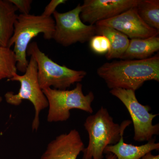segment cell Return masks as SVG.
<instances>
[{"label": "cell", "mask_w": 159, "mask_h": 159, "mask_svg": "<svg viewBox=\"0 0 159 159\" xmlns=\"http://www.w3.org/2000/svg\"><path fill=\"white\" fill-rule=\"evenodd\" d=\"M90 47L94 53L98 54H107L110 48L108 39L104 35H94L90 40Z\"/></svg>", "instance_id": "obj_18"}, {"label": "cell", "mask_w": 159, "mask_h": 159, "mask_svg": "<svg viewBox=\"0 0 159 159\" xmlns=\"http://www.w3.org/2000/svg\"><path fill=\"white\" fill-rule=\"evenodd\" d=\"M55 21L51 17L32 14L17 15L14 24V31L8 48L14 45L17 70L25 73L29 65L27 51L31 40L38 34H43L46 39H52Z\"/></svg>", "instance_id": "obj_3"}, {"label": "cell", "mask_w": 159, "mask_h": 159, "mask_svg": "<svg viewBox=\"0 0 159 159\" xmlns=\"http://www.w3.org/2000/svg\"><path fill=\"white\" fill-rule=\"evenodd\" d=\"M27 55L33 57L36 61L38 78L42 90L51 87L66 90L74 84L81 82L87 75L85 71L76 70L54 62L41 51L35 42L29 44Z\"/></svg>", "instance_id": "obj_4"}, {"label": "cell", "mask_w": 159, "mask_h": 159, "mask_svg": "<svg viewBox=\"0 0 159 159\" xmlns=\"http://www.w3.org/2000/svg\"><path fill=\"white\" fill-rule=\"evenodd\" d=\"M17 11L9 0H0V46L8 47L13 34Z\"/></svg>", "instance_id": "obj_15"}, {"label": "cell", "mask_w": 159, "mask_h": 159, "mask_svg": "<svg viewBox=\"0 0 159 159\" xmlns=\"http://www.w3.org/2000/svg\"><path fill=\"white\" fill-rule=\"evenodd\" d=\"M95 25L111 27L131 39H145L158 35L159 31L151 28L138 14L136 6L115 17L99 21Z\"/></svg>", "instance_id": "obj_10"}, {"label": "cell", "mask_w": 159, "mask_h": 159, "mask_svg": "<svg viewBox=\"0 0 159 159\" xmlns=\"http://www.w3.org/2000/svg\"><path fill=\"white\" fill-rule=\"evenodd\" d=\"M106 159H117L116 157L113 154L108 153L106 154Z\"/></svg>", "instance_id": "obj_22"}, {"label": "cell", "mask_w": 159, "mask_h": 159, "mask_svg": "<svg viewBox=\"0 0 159 159\" xmlns=\"http://www.w3.org/2000/svg\"><path fill=\"white\" fill-rule=\"evenodd\" d=\"M110 93L119 99L128 111L134 128V140L135 142H148L159 134V124L153 125V119L159 114L149 112L151 107L139 102L135 92L122 89H111Z\"/></svg>", "instance_id": "obj_7"}, {"label": "cell", "mask_w": 159, "mask_h": 159, "mask_svg": "<svg viewBox=\"0 0 159 159\" xmlns=\"http://www.w3.org/2000/svg\"><path fill=\"white\" fill-rule=\"evenodd\" d=\"M131 122L126 120L121 124L116 123L107 109L102 106L96 113L89 116L84 124L88 133L89 143L83 151L82 159H103L105 148L119 142Z\"/></svg>", "instance_id": "obj_2"}, {"label": "cell", "mask_w": 159, "mask_h": 159, "mask_svg": "<svg viewBox=\"0 0 159 159\" xmlns=\"http://www.w3.org/2000/svg\"><path fill=\"white\" fill-rule=\"evenodd\" d=\"M36 61L31 56L29 65L22 75L15 73L9 81H18L20 84L18 93L8 92L5 94L6 102L10 105L18 106L23 100H28L34 106L35 114L32 122V130L37 131L40 125L39 115L43 110L48 107V99L40 87Z\"/></svg>", "instance_id": "obj_6"}, {"label": "cell", "mask_w": 159, "mask_h": 159, "mask_svg": "<svg viewBox=\"0 0 159 159\" xmlns=\"http://www.w3.org/2000/svg\"><path fill=\"white\" fill-rule=\"evenodd\" d=\"M16 8L22 14H30L31 5L32 3L31 0H9Z\"/></svg>", "instance_id": "obj_19"}, {"label": "cell", "mask_w": 159, "mask_h": 159, "mask_svg": "<svg viewBox=\"0 0 159 159\" xmlns=\"http://www.w3.org/2000/svg\"><path fill=\"white\" fill-rule=\"evenodd\" d=\"M66 2V0H52L46 6L42 15L47 17H51V15L56 11V8L58 6L61 4H65Z\"/></svg>", "instance_id": "obj_20"}, {"label": "cell", "mask_w": 159, "mask_h": 159, "mask_svg": "<svg viewBox=\"0 0 159 159\" xmlns=\"http://www.w3.org/2000/svg\"><path fill=\"white\" fill-rule=\"evenodd\" d=\"M17 71L16 57L13 50L0 46V81L5 79L9 80Z\"/></svg>", "instance_id": "obj_17"}, {"label": "cell", "mask_w": 159, "mask_h": 159, "mask_svg": "<svg viewBox=\"0 0 159 159\" xmlns=\"http://www.w3.org/2000/svg\"><path fill=\"white\" fill-rule=\"evenodd\" d=\"M139 0H84L80 18L83 23L96 25L136 7Z\"/></svg>", "instance_id": "obj_9"}, {"label": "cell", "mask_w": 159, "mask_h": 159, "mask_svg": "<svg viewBox=\"0 0 159 159\" xmlns=\"http://www.w3.org/2000/svg\"><path fill=\"white\" fill-rule=\"evenodd\" d=\"M2 97H1V96H0V103L2 102Z\"/></svg>", "instance_id": "obj_23"}, {"label": "cell", "mask_w": 159, "mask_h": 159, "mask_svg": "<svg viewBox=\"0 0 159 159\" xmlns=\"http://www.w3.org/2000/svg\"><path fill=\"white\" fill-rule=\"evenodd\" d=\"M140 159H159V155H154L152 152H149L142 157Z\"/></svg>", "instance_id": "obj_21"}, {"label": "cell", "mask_w": 159, "mask_h": 159, "mask_svg": "<svg viewBox=\"0 0 159 159\" xmlns=\"http://www.w3.org/2000/svg\"><path fill=\"white\" fill-rule=\"evenodd\" d=\"M136 9L142 20L151 28L159 31V0H139Z\"/></svg>", "instance_id": "obj_16"}, {"label": "cell", "mask_w": 159, "mask_h": 159, "mask_svg": "<svg viewBox=\"0 0 159 159\" xmlns=\"http://www.w3.org/2000/svg\"><path fill=\"white\" fill-rule=\"evenodd\" d=\"M84 148L78 131L72 129L51 141L40 159H77Z\"/></svg>", "instance_id": "obj_11"}, {"label": "cell", "mask_w": 159, "mask_h": 159, "mask_svg": "<svg viewBox=\"0 0 159 159\" xmlns=\"http://www.w3.org/2000/svg\"><path fill=\"white\" fill-rule=\"evenodd\" d=\"M82 5L67 12L53 14L55 28L52 39L64 47H68L77 43L89 41L96 34L95 25H87L80 18Z\"/></svg>", "instance_id": "obj_8"}, {"label": "cell", "mask_w": 159, "mask_h": 159, "mask_svg": "<svg viewBox=\"0 0 159 159\" xmlns=\"http://www.w3.org/2000/svg\"><path fill=\"white\" fill-rule=\"evenodd\" d=\"M159 50L158 35L148 38L131 39L128 48L121 59H146L151 57L152 55Z\"/></svg>", "instance_id": "obj_13"}, {"label": "cell", "mask_w": 159, "mask_h": 159, "mask_svg": "<svg viewBox=\"0 0 159 159\" xmlns=\"http://www.w3.org/2000/svg\"><path fill=\"white\" fill-rule=\"evenodd\" d=\"M43 91L48 102V122L67 121L72 109L80 110L91 114L93 112L92 103L95 99L94 94L90 91L84 95L80 83H77L75 88L70 90L47 88Z\"/></svg>", "instance_id": "obj_5"}, {"label": "cell", "mask_w": 159, "mask_h": 159, "mask_svg": "<svg viewBox=\"0 0 159 159\" xmlns=\"http://www.w3.org/2000/svg\"><path fill=\"white\" fill-rule=\"evenodd\" d=\"M96 26V34L104 35L108 39L110 48L106 57L107 60L113 58L121 59L129 44V38L125 34L111 27Z\"/></svg>", "instance_id": "obj_14"}, {"label": "cell", "mask_w": 159, "mask_h": 159, "mask_svg": "<svg viewBox=\"0 0 159 159\" xmlns=\"http://www.w3.org/2000/svg\"><path fill=\"white\" fill-rule=\"evenodd\" d=\"M123 135H121L117 144L107 146L104 154H113L117 159H140L148 152L159 150V143L156 142V138H152L145 145L138 146L125 143Z\"/></svg>", "instance_id": "obj_12"}, {"label": "cell", "mask_w": 159, "mask_h": 159, "mask_svg": "<svg viewBox=\"0 0 159 159\" xmlns=\"http://www.w3.org/2000/svg\"><path fill=\"white\" fill-rule=\"evenodd\" d=\"M97 74L110 89H122L135 91L146 81H159V56L141 60H122L103 64Z\"/></svg>", "instance_id": "obj_1"}]
</instances>
